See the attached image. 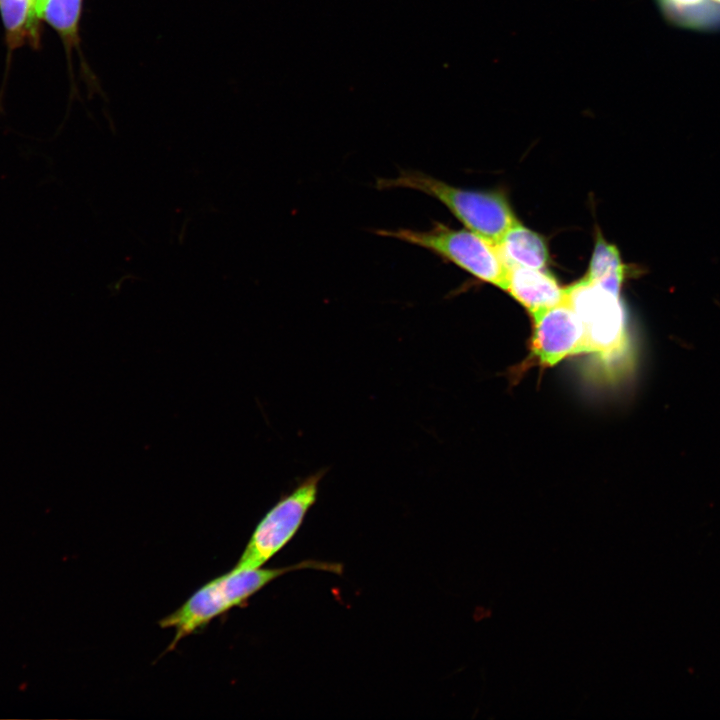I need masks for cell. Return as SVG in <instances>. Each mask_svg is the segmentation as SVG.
<instances>
[{"instance_id": "6da1fadb", "label": "cell", "mask_w": 720, "mask_h": 720, "mask_svg": "<svg viewBox=\"0 0 720 720\" xmlns=\"http://www.w3.org/2000/svg\"><path fill=\"white\" fill-rule=\"evenodd\" d=\"M300 569H316L340 574L337 563L306 560L291 566L272 569H245L231 571L204 584L177 610L160 620L162 628H173L175 637L169 648H174L184 637L206 626L212 619L228 610L247 604V600L279 576Z\"/></svg>"}, {"instance_id": "7a4b0ae2", "label": "cell", "mask_w": 720, "mask_h": 720, "mask_svg": "<svg viewBox=\"0 0 720 720\" xmlns=\"http://www.w3.org/2000/svg\"><path fill=\"white\" fill-rule=\"evenodd\" d=\"M378 190L409 189L426 194L446 206L465 227L497 244L516 222L502 193L452 186L424 172L404 169L393 178H379Z\"/></svg>"}, {"instance_id": "3957f363", "label": "cell", "mask_w": 720, "mask_h": 720, "mask_svg": "<svg viewBox=\"0 0 720 720\" xmlns=\"http://www.w3.org/2000/svg\"><path fill=\"white\" fill-rule=\"evenodd\" d=\"M375 233L426 249L477 279L505 289L508 267L496 244L473 231L437 222L427 230L378 229Z\"/></svg>"}, {"instance_id": "277c9868", "label": "cell", "mask_w": 720, "mask_h": 720, "mask_svg": "<svg viewBox=\"0 0 720 720\" xmlns=\"http://www.w3.org/2000/svg\"><path fill=\"white\" fill-rule=\"evenodd\" d=\"M565 300L578 315L585 336V353L606 364L616 362L627 344L626 318L620 295L585 278L565 287Z\"/></svg>"}, {"instance_id": "5b68a950", "label": "cell", "mask_w": 720, "mask_h": 720, "mask_svg": "<svg viewBox=\"0 0 720 720\" xmlns=\"http://www.w3.org/2000/svg\"><path fill=\"white\" fill-rule=\"evenodd\" d=\"M326 472L327 468H323L302 479L266 513L233 569L260 568L293 538L316 502Z\"/></svg>"}, {"instance_id": "8992f818", "label": "cell", "mask_w": 720, "mask_h": 720, "mask_svg": "<svg viewBox=\"0 0 720 720\" xmlns=\"http://www.w3.org/2000/svg\"><path fill=\"white\" fill-rule=\"evenodd\" d=\"M531 316L533 334L530 348L540 365L551 367L569 356L585 353L583 325L565 299Z\"/></svg>"}, {"instance_id": "52a82bcc", "label": "cell", "mask_w": 720, "mask_h": 720, "mask_svg": "<svg viewBox=\"0 0 720 720\" xmlns=\"http://www.w3.org/2000/svg\"><path fill=\"white\" fill-rule=\"evenodd\" d=\"M504 291L531 315L565 299V288L545 268L509 267Z\"/></svg>"}, {"instance_id": "ba28073f", "label": "cell", "mask_w": 720, "mask_h": 720, "mask_svg": "<svg viewBox=\"0 0 720 720\" xmlns=\"http://www.w3.org/2000/svg\"><path fill=\"white\" fill-rule=\"evenodd\" d=\"M506 266L545 268L549 252L544 238L519 221L496 244Z\"/></svg>"}, {"instance_id": "9c48e42d", "label": "cell", "mask_w": 720, "mask_h": 720, "mask_svg": "<svg viewBox=\"0 0 720 720\" xmlns=\"http://www.w3.org/2000/svg\"><path fill=\"white\" fill-rule=\"evenodd\" d=\"M0 13L10 48L38 44L40 17L35 0H0Z\"/></svg>"}, {"instance_id": "30bf717a", "label": "cell", "mask_w": 720, "mask_h": 720, "mask_svg": "<svg viewBox=\"0 0 720 720\" xmlns=\"http://www.w3.org/2000/svg\"><path fill=\"white\" fill-rule=\"evenodd\" d=\"M624 275V264L618 249L598 233L589 268L583 278L616 295H620Z\"/></svg>"}, {"instance_id": "8fae6325", "label": "cell", "mask_w": 720, "mask_h": 720, "mask_svg": "<svg viewBox=\"0 0 720 720\" xmlns=\"http://www.w3.org/2000/svg\"><path fill=\"white\" fill-rule=\"evenodd\" d=\"M83 0H48L42 18L68 43L77 39Z\"/></svg>"}]
</instances>
